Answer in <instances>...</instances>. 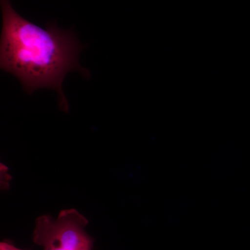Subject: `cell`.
<instances>
[{"label":"cell","mask_w":250,"mask_h":250,"mask_svg":"<svg viewBox=\"0 0 250 250\" xmlns=\"http://www.w3.org/2000/svg\"><path fill=\"white\" fill-rule=\"evenodd\" d=\"M2 30L0 40V67L17 77L28 94L39 88L57 91L59 105L68 111L62 84L68 72L76 70L89 79L90 72L79 63L85 47L72 29H59L56 23L45 28L18 14L9 0H0Z\"/></svg>","instance_id":"1"},{"label":"cell","mask_w":250,"mask_h":250,"mask_svg":"<svg viewBox=\"0 0 250 250\" xmlns=\"http://www.w3.org/2000/svg\"><path fill=\"white\" fill-rule=\"evenodd\" d=\"M88 221L75 209L62 210L58 218L36 219L33 241L44 250H92L93 238L85 231Z\"/></svg>","instance_id":"2"},{"label":"cell","mask_w":250,"mask_h":250,"mask_svg":"<svg viewBox=\"0 0 250 250\" xmlns=\"http://www.w3.org/2000/svg\"><path fill=\"white\" fill-rule=\"evenodd\" d=\"M0 250H22L18 249L14 245L11 244L7 241L1 242L0 243Z\"/></svg>","instance_id":"3"}]
</instances>
